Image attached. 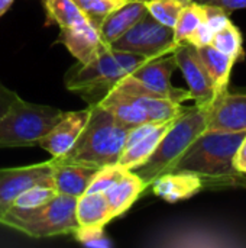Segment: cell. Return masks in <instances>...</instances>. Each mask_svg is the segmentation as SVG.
I'll return each mask as SVG.
<instances>
[{
  "instance_id": "6da1fadb",
  "label": "cell",
  "mask_w": 246,
  "mask_h": 248,
  "mask_svg": "<svg viewBox=\"0 0 246 248\" xmlns=\"http://www.w3.org/2000/svg\"><path fill=\"white\" fill-rule=\"evenodd\" d=\"M246 131L202 132L184 151L173 170H188L200 176L204 189L222 190L246 187V174L235 167L236 151Z\"/></svg>"
},
{
  "instance_id": "7a4b0ae2",
  "label": "cell",
  "mask_w": 246,
  "mask_h": 248,
  "mask_svg": "<svg viewBox=\"0 0 246 248\" xmlns=\"http://www.w3.org/2000/svg\"><path fill=\"white\" fill-rule=\"evenodd\" d=\"M88 121L75 144L62 157L54 160L93 169L117 164L130 129L122 125L110 110L99 103L88 105Z\"/></svg>"
},
{
  "instance_id": "3957f363",
  "label": "cell",
  "mask_w": 246,
  "mask_h": 248,
  "mask_svg": "<svg viewBox=\"0 0 246 248\" xmlns=\"http://www.w3.org/2000/svg\"><path fill=\"white\" fill-rule=\"evenodd\" d=\"M146 60L136 54L109 48L88 62L74 64L67 71L64 83L68 90L80 93L88 105H93Z\"/></svg>"
},
{
  "instance_id": "277c9868",
  "label": "cell",
  "mask_w": 246,
  "mask_h": 248,
  "mask_svg": "<svg viewBox=\"0 0 246 248\" xmlns=\"http://www.w3.org/2000/svg\"><path fill=\"white\" fill-rule=\"evenodd\" d=\"M77 198L57 195L52 201L35 208L12 206L0 215V225L16 230L30 238L72 235L78 222L75 217Z\"/></svg>"
},
{
  "instance_id": "5b68a950",
  "label": "cell",
  "mask_w": 246,
  "mask_h": 248,
  "mask_svg": "<svg viewBox=\"0 0 246 248\" xmlns=\"http://www.w3.org/2000/svg\"><path fill=\"white\" fill-rule=\"evenodd\" d=\"M210 108H188L168 128L152 155L138 169L133 170L149 187L161 174L173 170L190 144L207 129Z\"/></svg>"
},
{
  "instance_id": "8992f818",
  "label": "cell",
  "mask_w": 246,
  "mask_h": 248,
  "mask_svg": "<svg viewBox=\"0 0 246 248\" xmlns=\"http://www.w3.org/2000/svg\"><path fill=\"white\" fill-rule=\"evenodd\" d=\"M64 110L16 97L0 119V148L32 147L62 118Z\"/></svg>"
},
{
  "instance_id": "52a82bcc",
  "label": "cell",
  "mask_w": 246,
  "mask_h": 248,
  "mask_svg": "<svg viewBox=\"0 0 246 248\" xmlns=\"http://www.w3.org/2000/svg\"><path fill=\"white\" fill-rule=\"evenodd\" d=\"M175 46L173 28L162 25L149 13L110 44L112 49L136 54L148 60L171 54Z\"/></svg>"
},
{
  "instance_id": "ba28073f",
  "label": "cell",
  "mask_w": 246,
  "mask_h": 248,
  "mask_svg": "<svg viewBox=\"0 0 246 248\" xmlns=\"http://www.w3.org/2000/svg\"><path fill=\"white\" fill-rule=\"evenodd\" d=\"M173 55L175 58L177 68L181 70L187 81L190 96L196 102V106L212 108L217 94L213 80L203 64L197 48L188 42H181L175 46Z\"/></svg>"
},
{
  "instance_id": "9c48e42d",
  "label": "cell",
  "mask_w": 246,
  "mask_h": 248,
  "mask_svg": "<svg viewBox=\"0 0 246 248\" xmlns=\"http://www.w3.org/2000/svg\"><path fill=\"white\" fill-rule=\"evenodd\" d=\"M175 68L177 62L171 52L167 55L146 60L129 76L154 94L177 103H183L186 100H190L191 96L188 90L178 89L171 84V76Z\"/></svg>"
},
{
  "instance_id": "30bf717a",
  "label": "cell",
  "mask_w": 246,
  "mask_h": 248,
  "mask_svg": "<svg viewBox=\"0 0 246 248\" xmlns=\"http://www.w3.org/2000/svg\"><path fill=\"white\" fill-rule=\"evenodd\" d=\"M52 167L51 161H43L25 167H7L0 169V215L14 205V201L25 190L42 185H52Z\"/></svg>"
},
{
  "instance_id": "8fae6325",
  "label": "cell",
  "mask_w": 246,
  "mask_h": 248,
  "mask_svg": "<svg viewBox=\"0 0 246 248\" xmlns=\"http://www.w3.org/2000/svg\"><path fill=\"white\" fill-rule=\"evenodd\" d=\"M115 87L122 93H125L129 99H132L136 105H139L145 110L148 116V122L161 124V122L173 121L188 109L183 106V103H177L154 94L152 92L141 86L138 81H135L130 76L123 77Z\"/></svg>"
},
{
  "instance_id": "7c38bea8",
  "label": "cell",
  "mask_w": 246,
  "mask_h": 248,
  "mask_svg": "<svg viewBox=\"0 0 246 248\" xmlns=\"http://www.w3.org/2000/svg\"><path fill=\"white\" fill-rule=\"evenodd\" d=\"M90 116V108L72 112H64L62 118L39 141V147L48 151L52 158L62 157L75 144Z\"/></svg>"
},
{
  "instance_id": "4fadbf2b",
  "label": "cell",
  "mask_w": 246,
  "mask_h": 248,
  "mask_svg": "<svg viewBox=\"0 0 246 248\" xmlns=\"http://www.w3.org/2000/svg\"><path fill=\"white\" fill-rule=\"evenodd\" d=\"M57 42L62 44L78 62H88L109 49L101 39L100 29L90 20L74 28L59 29Z\"/></svg>"
},
{
  "instance_id": "5bb4252c",
  "label": "cell",
  "mask_w": 246,
  "mask_h": 248,
  "mask_svg": "<svg viewBox=\"0 0 246 248\" xmlns=\"http://www.w3.org/2000/svg\"><path fill=\"white\" fill-rule=\"evenodd\" d=\"M207 129L210 131H246V93L219 96L210 108Z\"/></svg>"
},
{
  "instance_id": "9a60e30c",
  "label": "cell",
  "mask_w": 246,
  "mask_h": 248,
  "mask_svg": "<svg viewBox=\"0 0 246 248\" xmlns=\"http://www.w3.org/2000/svg\"><path fill=\"white\" fill-rule=\"evenodd\" d=\"M152 193L168 203L186 201L204 189L199 174L188 170H174L158 176L149 185ZM148 187V189H149Z\"/></svg>"
},
{
  "instance_id": "2e32d148",
  "label": "cell",
  "mask_w": 246,
  "mask_h": 248,
  "mask_svg": "<svg viewBox=\"0 0 246 248\" xmlns=\"http://www.w3.org/2000/svg\"><path fill=\"white\" fill-rule=\"evenodd\" d=\"M52 167V185L57 193L72 198H80L86 193L97 169L59 163L54 158L49 160Z\"/></svg>"
},
{
  "instance_id": "e0dca14e",
  "label": "cell",
  "mask_w": 246,
  "mask_h": 248,
  "mask_svg": "<svg viewBox=\"0 0 246 248\" xmlns=\"http://www.w3.org/2000/svg\"><path fill=\"white\" fill-rule=\"evenodd\" d=\"M148 189L146 183L133 171L128 170L115 185L106 189L103 193L112 208L113 217L123 215Z\"/></svg>"
},
{
  "instance_id": "ac0fdd59",
  "label": "cell",
  "mask_w": 246,
  "mask_h": 248,
  "mask_svg": "<svg viewBox=\"0 0 246 248\" xmlns=\"http://www.w3.org/2000/svg\"><path fill=\"white\" fill-rule=\"evenodd\" d=\"M148 13L146 6L139 0H129L125 6L109 15L100 26V35L103 42L110 48V44L129 31Z\"/></svg>"
},
{
  "instance_id": "d6986e66",
  "label": "cell",
  "mask_w": 246,
  "mask_h": 248,
  "mask_svg": "<svg viewBox=\"0 0 246 248\" xmlns=\"http://www.w3.org/2000/svg\"><path fill=\"white\" fill-rule=\"evenodd\" d=\"M174 121L175 119L158 124L149 134H146L145 137L139 138L138 141L126 145L119 161H117V164L122 169L130 170V171H133L135 169L142 166L152 155V153L157 150L159 141L162 140V137L165 135V132L168 131V128L173 125Z\"/></svg>"
},
{
  "instance_id": "ffe728a7",
  "label": "cell",
  "mask_w": 246,
  "mask_h": 248,
  "mask_svg": "<svg viewBox=\"0 0 246 248\" xmlns=\"http://www.w3.org/2000/svg\"><path fill=\"white\" fill-rule=\"evenodd\" d=\"M97 103L110 110L113 116L129 129L148 122L145 110L116 87L110 89Z\"/></svg>"
},
{
  "instance_id": "44dd1931",
  "label": "cell",
  "mask_w": 246,
  "mask_h": 248,
  "mask_svg": "<svg viewBox=\"0 0 246 248\" xmlns=\"http://www.w3.org/2000/svg\"><path fill=\"white\" fill-rule=\"evenodd\" d=\"M75 217L78 225H96L104 227L115 219L112 208L103 192L84 193L77 198Z\"/></svg>"
},
{
  "instance_id": "7402d4cb",
  "label": "cell",
  "mask_w": 246,
  "mask_h": 248,
  "mask_svg": "<svg viewBox=\"0 0 246 248\" xmlns=\"http://www.w3.org/2000/svg\"><path fill=\"white\" fill-rule=\"evenodd\" d=\"M197 51H199V55H200L203 64L206 65V68L213 80L217 97L222 96L225 92H228L231 73H232L233 64L236 61L232 57L217 51L212 45L200 46V48H197Z\"/></svg>"
},
{
  "instance_id": "603a6c76",
  "label": "cell",
  "mask_w": 246,
  "mask_h": 248,
  "mask_svg": "<svg viewBox=\"0 0 246 248\" xmlns=\"http://www.w3.org/2000/svg\"><path fill=\"white\" fill-rule=\"evenodd\" d=\"M42 4L46 13V23L58 25L59 29L74 28L88 20L74 0H42Z\"/></svg>"
},
{
  "instance_id": "cb8c5ba5",
  "label": "cell",
  "mask_w": 246,
  "mask_h": 248,
  "mask_svg": "<svg viewBox=\"0 0 246 248\" xmlns=\"http://www.w3.org/2000/svg\"><path fill=\"white\" fill-rule=\"evenodd\" d=\"M204 19V4L199 0H193L188 6H186L177 17V22L173 28L174 31V42L178 45L181 42H187L188 38L194 33L199 25Z\"/></svg>"
},
{
  "instance_id": "d4e9b609",
  "label": "cell",
  "mask_w": 246,
  "mask_h": 248,
  "mask_svg": "<svg viewBox=\"0 0 246 248\" xmlns=\"http://www.w3.org/2000/svg\"><path fill=\"white\" fill-rule=\"evenodd\" d=\"M212 46H215L217 51L232 57L235 61L242 58L244 55V38L236 25L229 20L220 31H217L210 42Z\"/></svg>"
},
{
  "instance_id": "484cf974",
  "label": "cell",
  "mask_w": 246,
  "mask_h": 248,
  "mask_svg": "<svg viewBox=\"0 0 246 248\" xmlns=\"http://www.w3.org/2000/svg\"><path fill=\"white\" fill-rule=\"evenodd\" d=\"M142 1L148 13L165 26L174 28L181 10L193 0H139Z\"/></svg>"
},
{
  "instance_id": "4316f807",
  "label": "cell",
  "mask_w": 246,
  "mask_h": 248,
  "mask_svg": "<svg viewBox=\"0 0 246 248\" xmlns=\"http://www.w3.org/2000/svg\"><path fill=\"white\" fill-rule=\"evenodd\" d=\"M84 16L100 29L104 19L119 7L125 6L129 0H74Z\"/></svg>"
},
{
  "instance_id": "83f0119b",
  "label": "cell",
  "mask_w": 246,
  "mask_h": 248,
  "mask_svg": "<svg viewBox=\"0 0 246 248\" xmlns=\"http://www.w3.org/2000/svg\"><path fill=\"white\" fill-rule=\"evenodd\" d=\"M128 170L122 169L119 164L106 166L101 169H97L86 193H94V192H104L112 185H115Z\"/></svg>"
},
{
  "instance_id": "f1b7e54d",
  "label": "cell",
  "mask_w": 246,
  "mask_h": 248,
  "mask_svg": "<svg viewBox=\"0 0 246 248\" xmlns=\"http://www.w3.org/2000/svg\"><path fill=\"white\" fill-rule=\"evenodd\" d=\"M57 190L51 186H33L28 190H25L22 195L17 196V199L14 201L16 208H35V206H41L49 201H52L57 196Z\"/></svg>"
},
{
  "instance_id": "f546056e",
  "label": "cell",
  "mask_w": 246,
  "mask_h": 248,
  "mask_svg": "<svg viewBox=\"0 0 246 248\" xmlns=\"http://www.w3.org/2000/svg\"><path fill=\"white\" fill-rule=\"evenodd\" d=\"M74 238L88 247H110L112 243L106 238L104 227L96 225H78L72 232Z\"/></svg>"
},
{
  "instance_id": "4dcf8cb0",
  "label": "cell",
  "mask_w": 246,
  "mask_h": 248,
  "mask_svg": "<svg viewBox=\"0 0 246 248\" xmlns=\"http://www.w3.org/2000/svg\"><path fill=\"white\" fill-rule=\"evenodd\" d=\"M203 3H209V4H215L222 7L225 12H228L229 15L235 10L239 9H246V0H199Z\"/></svg>"
},
{
  "instance_id": "1f68e13d",
  "label": "cell",
  "mask_w": 246,
  "mask_h": 248,
  "mask_svg": "<svg viewBox=\"0 0 246 248\" xmlns=\"http://www.w3.org/2000/svg\"><path fill=\"white\" fill-rule=\"evenodd\" d=\"M17 97V93L7 89L1 81H0V119L3 118V115L7 112L9 106L12 105V102Z\"/></svg>"
},
{
  "instance_id": "d6a6232c",
  "label": "cell",
  "mask_w": 246,
  "mask_h": 248,
  "mask_svg": "<svg viewBox=\"0 0 246 248\" xmlns=\"http://www.w3.org/2000/svg\"><path fill=\"white\" fill-rule=\"evenodd\" d=\"M235 167L241 173L246 174V135L245 138L242 140L238 151H236V155H235Z\"/></svg>"
},
{
  "instance_id": "836d02e7",
  "label": "cell",
  "mask_w": 246,
  "mask_h": 248,
  "mask_svg": "<svg viewBox=\"0 0 246 248\" xmlns=\"http://www.w3.org/2000/svg\"><path fill=\"white\" fill-rule=\"evenodd\" d=\"M14 0H0V17L10 9Z\"/></svg>"
}]
</instances>
